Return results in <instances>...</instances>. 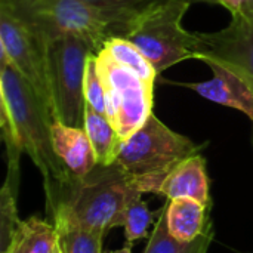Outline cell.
I'll return each mask as SVG.
<instances>
[{
	"mask_svg": "<svg viewBox=\"0 0 253 253\" xmlns=\"http://www.w3.org/2000/svg\"><path fill=\"white\" fill-rule=\"evenodd\" d=\"M221 1H222V6L231 12V15L239 13L245 4V0H221Z\"/></svg>",
	"mask_w": 253,
	"mask_h": 253,
	"instance_id": "7402d4cb",
	"label": "cell"
},
{
	"mask_svg": "<svg viewBox=\"0 0 253 253\" xmlns=\"http://www.w3.org/2000/svg\"><path fill=\"white\" fill-rule=\"evenodd\" d=\"M83 1H86L92 6L101 7V9L138 13L159 0H83Z\"/></svg>",
	"mask_w": 253,
	"mask_h": 253,
	"instance_id": "44dd1931",
	"label": "cell"
},
{
	"mask_svg": "<svg viewBox=\"0 0 253 253\" xmlns=\"http://www.w3.org/2000/svg\"><path fill=\"white\" fill-rule=\"evenodd\" d=\"M3 64L12 65L50 110L46 44L7 7L0 4V65Z\"/></svg>",
	"mask_w": 253,
	"mask_h": 253,
	"instance_id": "ba28073f",
	"label": "cell"
},
{
	"mask_svg": "<svg viewBox=\"0 0 253 253\" xmlns=\"http://www.w3.org/2000/svg\"><path fill=\"white\" fill-rule=\"evenodd\" d=\"M58 234L55 224L31 216L19 221L1 253H55Z\"/></svg>",
	"mask_w": 253,
	"mask_h": 253,
	"instance_id": "9a60e30c",
	"label": "cell"
},
{
	"mask_svg": "<svg viewBox=\"0 0 253 253\" xmlns=\"http://www.w3.org/2000/svg\"><path fill=\"white\" fill-rule=\"evenodd\" d=\"M62 253H102V234L83 227L65 203H58L52 213Z\"/></svg>",
	"mask_w": 253,
	"mask_h": 253,
	"instance_id": "5bb4252c",
	"label": "cell"
},
{
	"mask_svg": "<svg viewBox=\"0 0 253 253\" xmlns=\"http://www.w3.org/2000/svg\"><path fill=\"white\" fill-rule=\"evenodd\" d=\"M105 253H132V245L126 243V246L122 248V249H119V251H108V252Z\"/></svg>",
	"mask_w": 253,
	"mask_h": 253,
	"instance_id": "cb8c5ba5",
	"label": "cell"
},
{
	"mask_svg": "<svg viewBox=\"0 0 253 253\" xmlns=\"http://www.w3.org/2000/svg\"><path fill=\"white\" fill-rule=\"evenodd\" d=\"M102 49L116 62L138 74L147 86L154 89L159 73L156 71L153 64L145 58V55L132 42H129L125 37H111L110 40L105 42Z\"/></svg>",
	"mask_w": 253,
	"mask_h": 253,
	"instance_id": "ac0fdd59",
	"label": "cell"
},
{
	"mask_svg": "<svg viewBox=\"0 0 253 253\" xmlns=\"http://www.w3.org/2000/svg\"><path fill=\"white\" fill-rule=\"evenodd\" d=\"M213 240V228L212 224L209 228L194 242H179L170 236L168 230L166 221V203L159 212L157 221L154 224V230L150 236L148 245L144 253H208V249Z\"/></svg>",
	"mask_w": 253,
	"mask_h": 253,
	"instance_id": "e0dca14e",
	"label": "cell"
},
{
	"mask_svg": "<svg viewBox=\"0 0 253 253\" xmlns=\"http://www.w3.org/2000/svg\"><path fill=\"white\" fill-rule=\"evenodd\" d=\"M252 123H253V122H252Z\"/></svg>",
	"mask_w": 253,
	"mask_h": 253,
	"instance_id": "4316f807",
	"label": "cell"
},
{
	"mask_svg": "<svg viewBox=\"0 0 253 253\" xmlns=\"http://www.w3.org/2000/svg\"><path fill=\"white\" fill-rule=\"evenodd\" d=\"M55 253H62V252H61V249H59V246L56 248V252H55Z\"/></svg>",
	"mask_w": 253,
	"mask_h": 253,
	"instance_id": "484cf974",
	"label": "cell"
},
{
	"mask_svg": "<svg viewBox=\"0 0 253 253\" xmlns=\"http://www.w3.org/2000/svg\"><path fill=\"white\" fill-rule=\"evenodd\" d=\"M191 1H203V3H211V4H219V6H222V1L221 0H191Z\"/></svg>",
	"mask_w": 253,
	"mask_h": 253,
	"instance_id": "d4e9b609",
	"label": "cell"
},
{
	"mask_svg": "<svg viewBox=\"0 0 253 253\" xmlns=\"http://www.w3.org/2000/svg\"><path fill=\"white\" fill-rule=\"evenodd\" d=\"M96 47L80 37L65 36L46 46V79L50 111L55 122L84 126V77Z\"/></svg>",
	"mask_w": 253,
	"mask_h": 253,
	"instance_id": "8992f818",
	"label": "cell"
},
{
	"mask_svg": "<svg viewBox=\"0 0 253 253\" xmlns=\"http://www.w3.org/2000/svg\"><path fill=\"white\" fill-rule=\"evenodd\" d=\"M208 208L188 197L166 199V221L170 236L184 243L199 239L212 224Z\"/></svg>",
	"mask_w": 253,
	"mask_h": 253,
	"instance_id": "4fadbf2b",
	"label": "cell"
},
{
	"mask_svg": "<svg viewBox=\"0 0 253 253\" xmlns=\"http://www.w3.org/2000/svg\"><path fill=\"white\" fill-rule=\"evenodd\" d=\"M252 253H253V252H252Z\"/></svg>",
	"mask_w": 253,
	"mask_h": 253,
	"instance_id": "83f0119b",
	"label": "cell"
},
{
	"mask_svg": "<svg viewBox=\"0 0 253 253\" xmlns=\"http://www.w3.org/2000/svg\"><path fill=\"white\" fill-rule=\"evenodd\" d=\"M47 46L74 36L90 42L99 52L111 37H125L138 13L110 10L83 0H0Z\"/></svg>",
	"mask_w": 253,
	"mask_h": 253,
	"instance_id": "7a4b0ae2",
	"label": "cell"
},
{
	"mask_svg": "<svg viewBox=\"0 0 253 253\" xmlns=\"http://www.w3.org/2000/svg\"><path fill=\"white\" fill-rule=\"evenodd\" d=\"M190 4L191 0H159L138 13L125 36L159 74L185 59H196V33L182 27Z\"/></svg>",
	"mask_w": 253,
	"mask_h": 253,
	"instance_id": "5b68a950",
	"label": "cell"
},
{
	"mask_svg": "<svg viewBox=\"0 0 253 253\" xmlns=\"http://www.w3.org/2000/svg\"><path fill=\"white\" fill-rule=\"evenodd\" d=\"M107 92V117L122 141L139 130L154 113V89L129 68L116 62L104 49L96 52Z\"/></svg>",
	"mask_w": 253,
	"mask_h": 253,
	"instance_id": "52a82bcc",
	"label": "cell"
},
{
	"mask_svg": "<svg viewBox=\"0 0 253 253\" xmlns=\"http://www.w3.org/2000/svg\"><path fill=\"white\" fill-rule=\"evenodd\" d=\"M239 13H243L249 18H253V0H245V4ZM236 15V13H234Z\"/></svg>",
	"mask_w": 253,
	"mask_h": 253,
	"instance_id": "603a6c76",
	"label": "cell"
},
{
	"mask_svg": "<svg viewBox=\"0 0 253 253\" xmlns=\"http://www.w3.org/2000/svg\"><path fill=\"white\" fill-rule=\"evenodd\" d=\"M154 215L150 212L148 205L141 199V196L135 197L125 209L120 227L125 228L126 243L132 245L139 239L148 237V227L153 222Z\"/></svg>",
	"mask_w": 253,
	"mask_h": 253,
	"instance_id": "d6986e66",
	"label": "cell"
},
{
	"mask_svg": "<svg viewBox=\"0 0 253 253\" xmlns=\"http://www.w3.org/2000/svg\"><path fill=\"white\" fill-rule=\"evenodd\" d=\"M138 196L142 193L119 165H98L86 176L73 178L59 203H65L83 227L105 236L120 227L126 206Z\"/></svg>",
	"mask_w": 253,
	"mask_h": 253,
	"instance_id": "277c9868",
	"label": "cell"
},
{
	"mask_svg": "<svg viewBox=\"0 0 253 253\" xmlns=\"http://www.w3.org/2000/svg\"><path fill=\"white\" fill-rule=\"evenodd\" d=\"M196 59L219 64L236 73L253 92V18L231 15V22L213 33H196Z\"/></svg>",
	"mask_w": 253,
	"mask_h": 253,
	"instance_id": "9c48e42d",
	"label": "cell"
},
{
	"mask_svg": "<svg viewBox=\"0 0 253 253\" xmlns=\"http://www.w3.org/2000/svg\"><path fill=\"white\" fill-rule=\"evenodd\" d=\"M203 147L172 130L153 113L139 130L123 141L116 165L141 193L160 194L166 176L184 160L202 154Z\"/></svg>",
	"mask_w": 253,
	"mask_h": 253,
	"instance_id": "3957f363",
	"label": "cell"
},
{
	"mask_svg": "<svg viewBox=\"0 0 253 253\" xmlns=\"http://www.w3.org/2000/svg\"><path fill=\"white\" fill-rule=\"evenodd\" d=\"M208 65L213 71V77L211 80L197 82V83L169 80V83L191 89L205 99L237 110L246 114L253 122V92L251 90V87L236 73L225 68L224 65L215 62H211Z\"/></svg>",
	"mask_w": 253,
	"mask_h": 253,
	"instance_id": "30bf717a",
	"label": "cell"
},
{
	"mask_svg": "<svg viewBox=\"0 0 253 253\" xmlns=\"http://www.w3.org/2000/svg\"><path fill=\"white\" fill-rule=\"evenodd\" d=\"M160 194L169 200L188 197L209 206V179L203 156L197 154L179 163L166 176Z\"/></svg>",
	"mask_w": 253,
	"mask_h": 253,
	"instance_id": "7c38bea8",
	"label": "cell"
},
{
	"mask_svg": "<svg viewBox=\"0 0 253 253\" xmlns=\"http://www.w3.org/2000/svg\"><path fill=\"white\" fill-rule=\"evenodd\" d=\"M52 142L55 154L73 178H83L98 166L93 147L84 127L53 122Z\"/></svg>",
	"mask_w": 253,
	"mask_h": 253,
	"instance_id": "8fae6325",
	"label": "cell"
},
{
	"mask_svg": "<svg viewBox=\"0 0 253 253\" xmlns=\"http://www.w3.org/2000/svg\"><path fill=\"white\" fill-rule=\"evenodd\" d=\"M0 111L7 116L22 153L39 168L44 181L47 211L52 215L73 176L55 154L52 142L55 120L49 107L9 64L0 65Z\"/></svg>",
	"mask_w": 253,
	"mask_h": 253,
	"instance_id": "6da1fadb",
	"label": "cell"
},
{
	"mask_svg": "<svg viewBox=\"0 0 253 253\" xmlns=\"http://www.w3.org/2000/svg\"><path fill=\"white\" fill-rule=\"evenodd\" d=\"M84 99H86V105H89L99 114L107 116V92L98 67L96 53H93L87 62L86 77H84Z\"/></svg>",
	"mask_w": 253,
	"mask_h": 253,
	"instance_id": "ffe728a7",
	"label": "cell"
},
{
	"mask_svg": "<svg viewBox=\"0 0 253 253\" xmlns=\"http://www.w3.org/2000/svg\"><path fill=\"white\" fill-rule=\"evenodd\" d=\"M84 130L93 147L96 162L101 166H111L116 163L120 147L123 144L111 120L86 105L84 110Z\"/></svg>",
	"mask_w": 253,
	"mask_h": 253,
	"instance_id": "2e32d148",
	"label": "cell"
}]
</instances>
